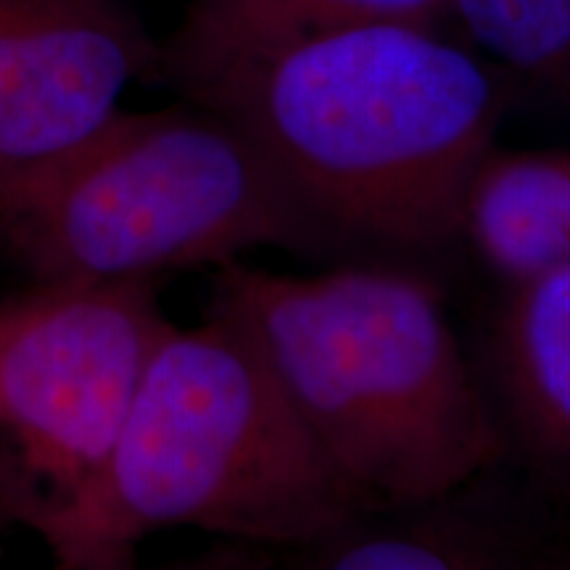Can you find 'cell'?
Returning a JSON list of instances; mask_svg holds the SVG:
<instances>
[{"label": "cell", "instance_id": "cell-1", "mask_svg": "<svg viewBox=\"0 0 570 570\" xmlns=\"http://www.w3.org/2000/svg\"><path fill=\"white\" fill-rule=\"evenodd\" d=\"M156 77L238 127L338 246L431 254L508 109L499 71L444 27H244L185 9Z\"/></svg>", "mask_w": 570, "mask_h": 570}, {"label": "cell", "instance_id": "cell-2", "mask_svg": "<svg viewBox=\"0 0 570 570\" xmlns=\"http://www.w3.org/2000/svg\"><path fill=\"white\" fill-rule=\"evenodd\" d=\"M365 510L259 346L209 304L161 341L101 473L40 537L56 566L117 570L175 525L281 552Z\"/></svg>", "mask_w": 570, "mask_h": 570}, {"label": "cell", "instance_id": "cell-3", "mask_svg": "<svg viewBox=\"0 0 570 570\" xmlns=\"http://www.w3.org/2000/svg\"><path fill=\"white\" fill-rule=\"evenodd\" d=\"M265 354L367 510L420 502L508 458L439 291L391 267H217L212 302Z\"/></svg>", "mask_w": 570, "mask_h": 570}, {"label": "cell", "instance_id": "cell-4", "mask_svg": "<svg viewBox=\"0 0 570 570\" xmlns=\"http://www.w3.org/2000/svg\"><path fill=\"white\" fill-rule=\"evenodd\" d=\"M0 244L35 283L154 281L265 246H338L238 127L188 101L119 111L0 194Z\"/></svg>", "mask_w": 570, "mask_h": 570}, {"label": "cell", "instance_id": "cell-5", "mask_svg": "<svg viewBox=\"0 0 570 570\" xmlns=\"http://www.w3.org/2000/svg\"><path fill=\"white\" fill-rule=\"evenodd\" d=\"M154 281L35 283L0 306V502L42 533L109 460L169 336Z\"/></svg>", "mask_w": 570, "mask_h": 570}, {"label": "cell", "instance_id": "cell-6", "mask_svg": "<svg viewBox=\"0 0 570 570\" xmlns=\"http://www.w3.org/2000/svg\"><path fill=\"white\" fill-rule=\"evenodd\" d=\"M156 71L159 42L127 0H0V194L101 132Z\"/></svg>", "mask_w": 570, "mask_h": 570}, {"label": "cell", "instance_id": "cell-7", "mask_svg": "<svg viewBox=\"0 0 570 570\" xmlns=\"http://www.w3.org/2000/svg\"><path fill=\"white\" fill-rule=\"evenodd\" d=\"M497 468L420 502L365 510L325 537L275 552L317 570L560 568L570 552L550 537L531 497L494 481Z\"/></svg>", "mask_w": 570, "mask_h": 570}, {"label": "cell", "instance_id": "cell-8", "mask_svg": "<svg viewBox=\"0 0 570 570\" xmlns=\"http://www.w3.org/2000/svg\"><path fill=\"white\" fill-rule=\"evenodd\" d=\"M487 360L508 458L544 497L570 494V267L508 283Z\"/></svg>", "mask_w": 570, "mask_h": 570}, {"label": "cell", "instance_id": "cell-9", "mask_svg": "<svg viewBox=\"0 0 570 570\" xmlns=\"http://www.w3.org/2000/svg\"><path fill=\"white\" fill-rule=\"evenodd\" d=\"M462 240L504 283L570 267V151L494 142L468 183Z\"/></svg>", "mask_w": 570, "mask_h": 570}, {"label": "cell", "instance_id": "cell-10", "mask_svg": "<svg viewBox=\"0 0 570 570\" xmlns=\"http://www.w3.org/2000/svg\"><path fill=\"white\" fill-rule=\"evenodd\" d=\"M444 27L497 71L570 106V0H446Z\"/></svg>", "mask_w": 570, "mask_h": 570}, {"label": "cell", "instance_id": "cell-11", "mask_svg": "<svg viewBox=\"0 0 570 570\" xmlns=\"http://www.w3.org/2000/svg\"><path fill=\"white\" fill-rule=\"evenodd\" d=\"M190 11L244 27H320L407 21L444 27L446 0H190Z\"/></svg>", "mask_w": 570, "mask_h": 570}, {"label": "cell", "instance_id": "cell-12", "mask_svg": "<svg viewBox=\"0 0 570 570\" xmlns=\"http://www.w3.org/2000/svg\"><path fill=\"white\" fill-rule=\"evenodd\" d=\"M6 523H11V518H9V512H6V508H3V502H0V529H3Z\"/></svg>", "mask_w": 570, "mask_h": 570}]
</instances>
